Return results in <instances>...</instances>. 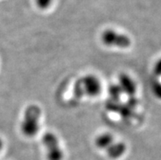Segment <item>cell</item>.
I'll return each mask as SVG.
<instances>
[{
	"label": "cell",
	"instance_id": "10",
	"mask_svg": "<svg viewBox=\"0 0 161 160\" xmlns=\"http://www.w3.org/2000/svg\"><path fill=\"white\" fill-rule=\"evenodd\" d=\"M153 91L155 96L161 99V83H155L153 87Z\"/></svg>",
	"mask_w": 161,
	"mask_h": 160
},
{
	"label": "cell",
	"instance_id": "12",
	"mask_svg": "<svg viewBox=\"0 0 161 160\" xmlns=\"http://www.w3.org/2000/svg\"><path fill=\"white\" fill-rule=\"evenodd\" d=\"M2 147H3V141H2V140L0 139V150H1Z\"/></svg>",
	"mask_w": 161,
	"mask_h": 160
},
{
	"label": "cell",
	"instance_id": "1",
	"mask_svg": "<svg viewBox=\"0 0 161 160\" xmlns=\"http://www.w3.org/2000/svg\"><path fill=\"white\" fill-rule=\"evenodd\" d=\"M40 116L41 109L36 105H31L26 108L21 124V131L25 136H33L39 132Z\"/></svg>",
	"mask_w": 161,
	"mask_h": 160
},
{
	"label": "cell",
	"instance_id": "4",
	"mask_svg": "<svg viewBox=\"0 0 161 160\" xmlns=\"http://www.w3.org/2000/svg\"><path fill=\"white\" fill-rule=\"evenodd\" d=\"M102 42L107 46L120 48L129 47L131 44L130 39L125 35H121L113 30H106L102 35Z\"/></svg>",
	"mask_w": 161,
	"mask_h": 160
},
{
	"label": "cell",
	"instance_id": "9",
	"mask_svg": "<svg viewBox=\"0 0 161 160\" xmlns=\"http://www.w3.org/2000/svg\"><path fill=\"white\" fill-rule=\"evenodd\" d=\"M35 1L39 8L42 9H46L51 5L53 0H35Z\"/></svg>",
	"mask_w": 161,
	"mask_h": 160
},
{
	"label": "cell",
	"instance_id": "8",
	"mask_svg": "<svg viewBox=\"0 0 161 160\" xmlns=\"http://www.w3.org/2000/svg\"><path fill=\"white\" fill-rule=\"evenodd\" d=\"M121 92H122V90L119 86H111L109 89V93L110 97L114 99H119V97H120Z\"/></svg>",
	"mask_w": 161,
	"mask_h": 160
},
{
	"label": "cell",
	"instance_id": "2",
	"mask_svg": "<svg viewBox=\"0 0 161 160\" xmlns=\"http://www.w3.org/2000/svg\"><path fill=\"white\" fill-rule=\"evenodd\" d=\"M101 89L99 79L94 75H87L75 83L74 93L76 98H81L84 95L95 97L100 93Z\"/></svg>",
	"mask_w": 161,
	"mask_h": 160
},
{
	"label": "cell",
	"instance_id": "5",
	"mask_svg": "<svg viewBox=\"0 0 161 160\" xmlns=\"http://www.w3.org/2000/svg\"><path fill=\"white\" fill-rule=\"evenodd\" d=\"M119 84L122 91L129 96L134 95L136 92V85L134 82L126 74H121L119 77Z\"/></svg>",
	"mask_w": 161,
	"mask_h": 160
},
{
	"label": "cell",
	"instance_id": "7",
	"mask_svg": "<svg viewBox=\"0 0 161 160\" xmlns=\"http://www.w3.org/2000/svg\"><path fill=\"white\" fill-rule=\"evenodd\" d=\"M114 143V138L113 136L108 133L101 134L98 136L95 140V144L100 149H107L110 145Z\"/></svg>",
	"mask_w": 161,
	"mask_h": 160
},
{
	"label": "cell",
	"instance_id": "11",
	"mask_svg": "<svg viewBox=\"0 0 161 160\" xmlns=\"http://www.w3.org/2000/svg\"><path fill=\"white\" fill-rule=\"evenodd\" d=\"M155 72L158 75H161V59L157 62L155 67Z\"/></svg>",
	"mask_w": 161,
	"mask_h": 160
},
{
	"label": "cell",
	"instance_id": "3",
	"mask_svg": "<svg viewBox=\"0 0 161 160\" xmlns=\"http://www.w3.org/2000/svg\"><path fill=\"white\" fill-rule=\"evenodd\" d=\"M43 146L47 149V157L48 160H61L63 154L60 147L59 141L52 132L45 133L42 138Z\"/></svg>",
	"mask_w": 161,
	"mask_h": 160
},
{
	"label": "cell",
	"instance_id": "6",
	"mask_svg": "<svg viewBox=\"0 0 161 160\" xmlns=\"http://www.w3.org/2000/svg\"><path fill=\"white\" fill-rule=\"evenodd\" d=\"M106 150L110 158H119L126 151V146L123 142H117L110 145Z\"/></svg>",
	"mask_w": 161,
	"mask_h": 160
}]
</instances>
